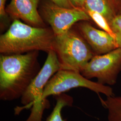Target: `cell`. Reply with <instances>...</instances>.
I'll list each match as a JSON object with an SVG mask.
<instances>
[{
    "label": "cell",
    "instance_id": "6da1fadb",
    "mask_svg": "<svg viewBox=\"0 0 121 121\" xmlns=\"http://www.w3.org/2000/svg\"><path fill=\"white\" fill-rule=\"evenodd\" d=\"M39 51L0 56V99H20L41 69Z\"/></svg>",
    "mask_w": 121,
    "mask_h": 121
},
{
    "label": "cell",
    "instance_id": "7a4b0ae2",
    "mask_svg": "<svg viewBox=\"0 0 121 121\" xmlns=\"http://www.w3.org/2000/svg\"><path fill=\"white\" fill-rule=\"evenodd\" d=\"M55 35L51 27H37L13 20L0 36V52L4 55L54 50Z\"/></svg>",
    "mask_w": 121,
    "mask_h": 121
},
{
    "label": "cell",
    "instance_id": "3957f363",
    "mask_svg": "<svg viewBox=\"0 0 121 121\" xmlns=\"http://www.w3.org/2000/svg\"><path fill=\"white\" fill-rule=\"evenodd\" d=\"M60 69L56 52L54 50L49 51L43 66L20 98L23 106L16 108V115L24 109L32 108L30 114L25 121H42L44 110L50 106L48 100L43 101L42 99L45 86L52 76Z\"/></svg>",
    "mask_w": 121,
    "mask_h": 121
},
{
    "label": "cell",
    "instance_id": "277c9868",
    "mask_svg": "<svg viewBox=\"0 0 121 121\" xmlns=\"http://www.w3.org/2000/svg\"><path fill=\"white\" fill-rule=\"evenodd\" d=\"M54 51L60 69L80 72L95 55L90 46L75 28L55 35Z\"/></svg>",
    "mask_w": 121,
    "mask_h": 121
},
{
    "label": "cell",
    "instance_id": "5b68a950",
    "mask_svg": "<svg viewBox=\"0 0 121 121\" xmlns=\"http://www.w3.org/2000/svg\"><path fill=\"white\" fill-rule=\"evenodd\" d=\"M77 87L86 88L98 94H103L106 97L114 95L112 88L109 86L91 81L80 72L60 69L52 76L45 86L42 99L47 101L49 96L58 95Z\"/></svg>",
    "mask_w": 121,
    "mask_h": 121
},
{
    "label": "cell",
    "instance_id": "8992f818",
    "mask_svg": "<svg viewBox=\"0 0 121 121\" xmlns=\"http://www.w3.org/2000/svg\"><path fill=\"white\" fill-rule=\"evenodd\" d=\"M38 10L55 35L66 32L78 22L91 21L85 10L63 7L51 0H40Z\"/></svg>",
    "mask_w": 121,
    "mask_h": 121
},
{
    "label": "cell",
    "instance_id": "52a82bcc",
    "mask_svg": "<svg viewBox=\"0 0 121 121\" xmlns=\"http://www.w3.org/2000/svg\"><path fill=\"white\" fill-rule=\"evenodd\" d=\"M121 71V48L102 55H94L82 68L80 73L90 79L96 78L100 84L111 86L117 82Z\"/></svg>",
    "mask_w": 121,
    "mask_h": 121
},
{
    "label": "cell",
    "instance_id": "ba28073f",
    "mask_svg": "<svg viewBox=\"0 0 121 121\" xmlns=\"http://www.w3.org/2000/svg\"><path fill=\"white\" fill-rule=\"evenodd\" d=\"M73 26L90 46L95 55L104 54L117 48L114 37L104 30L95 28L89 21L78 22Z\"/></svg>",
    "mask_w": 121,
    "mask_h": 121
},
{
    "label": "cell",
    "instance_id": "9c48e42d",
    "mask_svg": "<svg viewBox=\"0 0 121 121\" xmlns=\"http://www.w3.org/2000/svg\"><path fill=\"white\" fill-rule=\"evenodd\" d=\"M40 0H11L5 7L6 13L12 20H21L37 27H47L39 13Z\"/></svg>",
    "mask_w": 121,
    "mask_h": 121
},
{
    "label": "cell",
    "instance_id": "30bf717a",
    "mask_svg": "<svg viewBox=\"0 0 121 121\" xmlns=\"http://www.w3.org/2000/svg\"><path fill=\"white\" fill-rule=\"evenodd\" d=\"M85 10L92 11L100 14L110 25L117 14V4L113 0H86Z\"/></svg>",
    "mask_w": 121,
    "mask_h": 121
},
{
    "label": "cell",
    "instance_id": "8fae6325",
    "mask_svg": "<svg viewBox=\"0 0 121 121\" xmlns=\"http://www.w3.org/2000/svg\"><path fill=\"white\" fill-rule=\"evenodd\" d=\"M55 99L56 104L46 121H64L61 115L62 109L73 106V98L65 93L55 95Z\"/></svg>",
    "mask_w": 121,
    "mask_h": 121
},
{
    "label": "cell",
    "instance_id": "7c38bea8",
    "mask_svg": "<svg viewBox=\"0 0 121 121\" xmlns=\"http://www.w3.org/2000/svg\"><path fill=\"white\" fill-rule=\"evenodd\" d=\"M101 100L108 110V121H121V96L112 95Z\"/></svg>",
    "mask_w": 121,
    "mask_h": 121
},
{
    "label": "cell",
    "instance_id": "4fadbf2b",
    "mask_svg": "<svg viewBox=\"0 0 121 121\" xmlns=\"http://www.w3.org/2000/svg\"><path fill=\"white\" fill-rule=\"evenodd\" d=\"M86 12L91 18V20L94 22L99 28L115 38L110 24L105 17L99 13L92 11H86Z\"/></svg>",
    "mask_w": 121,
    "mask_h": 121
},
{
    "label": "cell",
    "instance_id": "5bb4252c",
    "mask_svg": "<svg viewBox=\"0 0 121 121\" xmlns=\"http://www.w3.org/2000/svg\"><path fill=\"white\" fill-rule=\"evenodd\" d=\"M110 26L115 36V41L117 48H121V15L117 14L113 18Z\"/></svg>",
    "mask_w": 121,
    "mask_h": 121
},
{
    "label": "cell",
    "instance_id": "9a60e30c",
    "mask_svg": "<svg viewBox=\"0 0 121 121\" xmlns=\"http://www.w3.org/2000/svg\"><path fill=\"white\" fill-rule=\"evenodd\" d=\"M6 0H0V17L1 26L2 27L3 25L7 26L8 24L9 19H10L9 16L5 11V3Z\"/></svg>",
    "mask_w": 121,
    "mask_h": 121
},
{
    "label": "cell",
    "instance_id": "2e32d148",
    "mask_svg": "<svg viewBox=\"0 0 121 121\" xmlns=\"http://www.w3.org/2000/svg\"><path fill=\"white\" fill-rule=\"evenodd\" d=\"M69 1L75 8L85 10L86 0H69Z\"/></svg>",
    "mask_w": 121,
    "mask_h": 121
},
{
    "label": "cell",
    "instance_id": "e0dca14e",
    "mask_svg": "<svg viewBox=\"0 0 121 121\" xmlns=\"http://www.w3.org/2000/svg\"><path fill=\"white\" fill-rule=\"evenodd\" d=\"M59 6L67 8H75L71 4L69 0H51Z\"/></svg>",
    "mask_w": 121,
    "mask_h": 121
},
{
    "label": "cell",
    "instance_id": "ac0fdd59",
    "mask_svg": "<svg viewBox=\"0 0 121 121\" xmlns=\"http://www.w3.org/2000/svg\"><path fill=\"white\" fill-rule=\"evenodd\" d=\"M117 14L121 15V0L117 4Z\"/></svg>",
    "mask_w": 121,
    "mask_h": 121
},
{
    "label": "cell",
    "instance_id": "d6986e66",
    "mask_svg": "<svg viewBox=\"0 0 121 121\" xmlns=\"http://www.w3.org/2000/svg\"><path fill=\"white\" fill-rule=\"evenodd\" d=\"M116 3H117V4H118V3H119V2L120 1V0H113Z\"/></svg>",
    "mask_w": 121,
    "mask_h": 121
}]
</instances>
